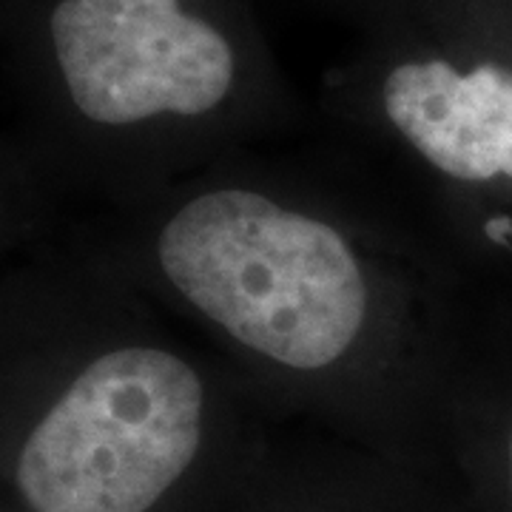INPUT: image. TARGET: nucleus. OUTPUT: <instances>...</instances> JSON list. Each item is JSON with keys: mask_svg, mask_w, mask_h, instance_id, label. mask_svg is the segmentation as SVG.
<instances>
[{"mask_svg": "<svg viewBox=\"0 0 512 512\" xmlns=\"http://www.w3.org/2000/svg\"><path fill=\"white\" fill-rule=\"evenodd\" d=\"M148 262L276 421L447 470L476 288L413 214L239 151L171 183Z\"/></svg>", "mask_w": 512, "mask_h": 512, "instance_id": "obj_1", "label": "nucleus"}, {"mask_svg": "<svg viewBox=\"0 0 512 512\" xmlns=\"http://www.w3.org/2000/svg\"><path fill=\"white\" fill-rule=\"evenodd\" d=\"M376 109V154L407 183L413 217L473 288H512V63L404 57Z\"/></svg>", "mask_w": 512, "mask_h": 512, "instance_id": "obj_2", "label": "nucleus"}, {"mask_svg": "<svg viewBox=\"0 0 512 512\" xmlns=\"http://www.w3.org/2000/svg\"><path fill=\"white\" fill-rule=\"evenodd\" d=\"M49 40L92 126L171 137L185 174L239 154L237 43L185 0H57Z\"/></svg>", "mask_w": 512, "mask_h": 512, "instance_id": "obj_3", "label": "nucleus"}, {"mask_svg": "<svg viewBox=\"0 0 512 512\" xmlns=\"http://www.w3.org/2000/svg\"><path fill=\"white\" fill-rule=\"evenodd\" d=\"M217 512H473L447 470L302 424H274Z\"/></svg>", "mask_w": 512, "mask_h": 512, "instance_id": "obj_4", "label": "nucleus"}, {"mask_svg": "<svg viewBox=\"0 0 512 512\" xmlns=\"http://www.w3.org/2000/svg\"><path fill=\"white\" fill-rule=\"evenodd\" d=\"M444 464L473 512H512V291H478L444 419Z\"/></svg>", "mask_w": 512, "mask_h": 512, "instance_id": "obj_5", "label": "nucleus"}]
</instances>
